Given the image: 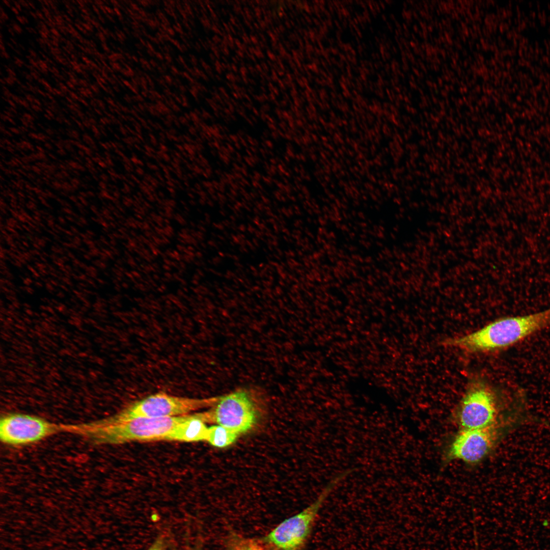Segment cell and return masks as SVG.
Returning <instances> with one entry per match:
<instances>
[{
    "mask_svg": "<svg viewBox=\"0 0 550 550\" xmlns=\"http://www.w3.org/2000/svg\"><path fill=\"white\" fill-rule=\"evenodd\" d=\"M550 324V308L523 316L501 318L468 334L448 338L444 345L472 353L509 347Z\"/></svg>",
    "mask_w": 550,
    "mask_h": 550,
    "instance_id": "1",
    "label": "cell"
},
{
    "mask_svg": "<svg viewBox=\"0 0 550 550\" xmlns=\"http://www.w3.org/2000/svg\"><path fill=\"white\" fill-rule=\"evenodd\" d=\"M188 415L122 421H114L108 418L90 423L66 425L65 431L85 436L99 444L163 440Z\"/></svg>",
    "mask_w": 550,
    "mask_h": 550,
    "instance_id": "2",
    "label": "cell"
},
{
    "mask_svg": "<svg viewBox=\"0 0 550 550\" xmlns=\"http://www.w3.org/2000/svg\"><path fill=\"white\" fill-rule=\"evenodd\" d=\"M348 472L334 478L324 488L317 499L298 514L277 526L264 538L271 550H303L312 530L320 509L334 487Z\"/></svg>",
    "mask_w": 550,
    "mask_h": 550,
    "instance_id": "3",
    "label": "cell"
},
{
    "mask_svg": "<svg viewBox=\"0 0 550 550\" xmlns=\"http://www.w3.org/2000/svg\"><path fill=\"white\" fill-rule=\"evenodd\" d=\"M219 398H192L159 392L130 404L109 418L114 421H122L138 418H158L181 416L205 407L213 406Z\"/></svg>",
    "mask_w": 550,
    "mask_h": 550,
    "instance_id": "4",
    "label": "cell"
},
{
    "mask_svg": "<svg viewBox=\"0 0 550 550\" xmlns=\"http://www.w3.org/2000/svg\"><path fill=\"white\" fill-rule=\"evenodd\" d=\"M495 394L483 379L470 381L456 410V419L461 429L494 426L498 415Z\"/></svg>",
    "mask_w": 550,
    "mask_h": 550,
    "instance_id": "5",
    "label": "cell"
},
{
    "mask_svg": "<svg viewBox=\"0 0 550 550\" xmlns=\"http://www.w3.org/2000/svg\"><path fill=\"white\" fill-rule=\"evenodd\" d=\"M208 413L209 422L228 428L239 435L250 430L258 417L253 392L244 389L219 397Z\"/></svg>",
    "mask_w": 550,
    "mask_h": 550,
    "instance_id": "6",
    "label": "cell"
},
{
    "mask_svg": "<svg viewBox=\"0 0 550 550\" xmlns=\"http://www.w3.org/2000/svg\"><path fill=\"white\" fill-rule=\"evenodd\" d=\"M58 431H61V425L30 415L9 414L0 420L1 441L8 445H29Z\"/></svg>",
    "mask_w": 550,
    "mask_h": 550,
    "instance_id": "7",
    "label": "cell"
},
{
    "mask_svg": "<svg viewBox=\"0 0 550 550\" xmlns=\"http://www.w3.org/2000/svg\"><path fill=\"white\" fill-rule=\"evenodd\" d=\"M494 426L461 429L447 452L449 460H458L474 464L481 462L491 451L496 440Z\"/></svg>",
    "mask_w": 550,
    "mask_h": 550,
    "instance_id": "8",
    "label": "cell"
},
{
    "mask_svg": "<svg viewBox=\"0 0 550 550\" xmlns=\"http://www.w3.org/2000/svg\"><path fill=\"white\" fill-rule=\"evenodd\" d=\"M208 412L188 415L186 418L178 423L163 441L184 442L207 441L208 427Z\"/></svg>",
    "mask_w": 550,
    "mask_h": 550,
    "instance_id": "9",
    "label": "cell"
},
{
    "mask_svg": "<svg viewBox=\"0 0 550 550\" xmlns=\"http://www.w3.org/2000/svg\"><path fill=\"white\" fill-rule=\"evenodd\" d=\"M239 435L233 430L217 424L208 427L206 441L214 447L223 448L234 443Z\"/></svg>",
    "mask_w": 550,
    "mask_h": 550,
    "instance_id": "10",
    "label": "cell"
},
{
    "mask_svg": "<svg viewBox=\"0 0 550 550\" xmlns=\"http://www.w3.org/2000/svg\"><path fill=\"white\" fill-rule=\"evenodd\" d=\"M228 550H267L256 540L235 536L229 543Z\"/></svg>",
    "mask_w": 550,
    "mask_h": 550,
    "instance_id": "11",
    "label": "cell"
},
{
    "mask_svg": "<svg viewBox=\"0 0 550 550\" xmlns=\"http://www.w3.org/2000/svg\"><path fill=\"white\" fill-rule=\"evenodd\" d=\"M167 541L163 536H159L147 550H166Z\"/></svg>",
    "mask_w": 550,
    "mask_h": 550,
    "instance_id": "12",
    "label": "cell"
},
{
    "mask_svg": "<svg viewBox=\"0 0 550 550\" xmlns=\"http://www.w3.org/2000/svg\"><path fill=\"white\" fill-rule=\"evenodd\" d=\"M474 550H479L478 539L477 532H474Z\"/></svg>",
    "mask_w": 550,
    "mask_h": 550,
    "instance_id": "13",
    "label": "cell"
}]
</instances>
